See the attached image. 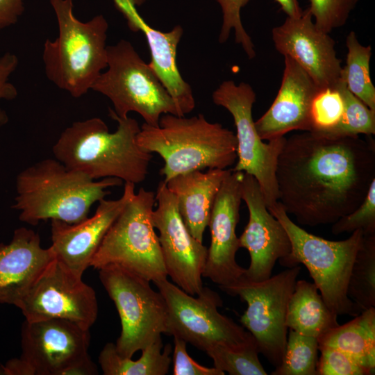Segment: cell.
Here are the masks:
<instances>
[{"instance_id": "40", "label": "cell", "mask_w": 375, "mask_h": 375, "mask_svg": "<svg viewBox=\"0 0 375 375\" xmlns=\"http://www.w3.org/2000/svg\"><path fill=\"white\" fill-rule=\"evenodd\" d=\"M98 374L96 365L89 355L67 368L62 375H95Z\"/></svg>"}, {"instance_id": "8", "label": "cell", "mask_w": 375, "mask_h": 375, "mask_svg": "<svg viewBox=\"0 0 375 375\" xmlns=\"http://www.w3.org/2000/svg\"><path fill=\"white\" fill-rule=\"evenodd\" d=\"M156 194L142 188L127 201L103 238L90 267L117 265L152 281L167 278L152 222Z\"/></svg>"}, {"instance_id": "24", "label": "cell", "mask_w": 375, "mask_h": 375, "mask_svg": "<svg viewBox=\"0 0 375 375\" xmlns=\"http://www.w3.org/2000/svg\"><path fill=\"white\" fill-rule=\"evenodd\" d=\"M338 316L326 306L314 283L297 281L287 310L288 329L317 339L339 325Z\"/></svg>"}, {"instance_id": "7", "label": "cell", "mask_w": 375, "mask_h": 375, "mask_svg": "<svg viewBox=\"0 0 375 375\" xmlns=\"http://www.w3.org/2000/svg\"><path fill=\"white\" fill-rule=\"evenodd\" d=\"M108 66L92 87L108 97L119 117L138 112L144 123L158 126L164 114L183 116L159 78L134 49L121 40L107 46Z\"/></svg>"}, {"instance_id": "5", "label": "cell", "mask_w": 375, "mask_h": 375, "mask_svg": "<svg viewBox=\"0 0 375 375\" xmlns=\"http://www.w3.org/2000/svg\"><path fill=\"white\" fill-rule=\"evenodd\" d=\"M58 27L53 41L46 40L42 60L48 79L58 88L79 98L108 66V23L103 15L88 22L73 12V0H49Z\"/></svg>"}, {"instance_id": "27", "label": "cell", "mask_w": 375, "mask_h": 375, "mask_svg": "<svg viewBox=\"0 0 375 375\" xmlns=\"http://www.w3.org/2000/svg\"><path fill=\"white\" fill-rule=\"evenodd\" d=\"M347 54L341 80L347 88L371 110H375V87L369 73L372 47L360 44L354 31L346 38Z\"/></svg>"}, {"instance_id": "26", "label": "cell", "mask_w": 375, "mask_h": 375, "mask_svg": "<svg viewBox=\"0 0 375 375\" xmlns=\"http://www.w3.org/2000/svg\"><path fill=\"white\" fill-rule=\"evenodd\" d=\"M163 348L162 338L142 350L138 360L122 356L115 344L107 343L99 356V363L104 375H165L172 362V347L167 344Z\"/></svg>"}, {"instance_id": "38", "label": "cell", "mask_w": 375, "mask_h": 375, "mask_svg": "<svg viewBox=\"0 0 375 375\" xmlns=\"http://www.w3.org/2000/svg\"><path fill=\"white\" fill-rule=\"evenodd\" d=\"M18 62L17 56L10 52L0 57V100H12L17 96V88L9 81V78L17 69ZM8 121L6 113L0 110V126Z\"/></svg>"}, {"instance_id": "6", "label": "cell", "mask_w": 375, "mask_h": 375, "mask_svg": "<svg viewBox=\"0 0 375 375\" xmlns=\"http://www.w3.org/2000/svg\"><path fill=\"white\" fill-rule=\"evenodd\" d=\"M267 208L281 222L291 243L290 253L279 260L280 264L288 268L303 264L334 313L358 315L360 310L347 295V284L356 255L362 243V231L357 229L343 240H328L297 225L278 201Z\"/></svg>"}, {"instance_id": "22", "label": "cell", "mask_w": 375, "mask_h": 375, "mask_svg": "<svg viewBox=\"0 0 375 375\" xmlns=\"http://www.w3.org/2000/svg\"><path fill=\"white\" fill-rule=\"evenodd\" d=\"M55 259L50 247H41L38 233L17 228L9 243H0V303L16 306Z\"/></svg>"}, {"instance_id": "1", "label": "cell", "mask_w": 375, "mask_h": 375, "mask_svg": "<svg viewBox=\"0 0 375 375\" xmlns=\"http://www.w3.org/2000/svg\"><path fill=\"white\" fill-rule=\"evenodd\" d=\"M375 179L371 135L331 138L303 131L286 138L278 158V201L299 224H333L356 210Z\"/></svg>"}, {"instance_id": "33", "label": "cell", "mask_w": 375, "mask_h": 375, "mask_svg": "<svg viewBox=\"0 0 375 375\" xmlns=\"http://www.w3.org/2000/svg\"><path fill=\"white\" fill-rule=\"evenodd\" d=\"M251 0H216L222 12V24L219 35V43H224L229 38L232 30L235 40L243 48L249 59L256 56L254 45L249 35L242 23L240 12Z\"/></svg>"}, {"instance_id": "16", "label": "cell", "mask_w": 375, "mask_h": 375, "mask_svg": "<svg viewBox=\"0 0 375 375\" xmlns=\"http://www.w3.org/2000/svg\"><path fill=\"white\" fill-rule=\"evenodd\" d=\"M272 39L276 51L296 62L318 88L333 87L341 81L342 60L335 40L315 26L308 8L273 28Z\"/></svg>"}, {"instance_id": "12", "label": "cell", "mask_w": 375, "mask_h": 375, "mask_svg": "<svg viewBox=\"0 0 375 375\" xmlns=\"http://www.w3.org/2000/svg\"><path fill=\"white\" fill-rule=\"evenodd\" d=\"M217 106L226 108L232 115L236 128L238 162L233 171L252 175L258 181L267 207L278 202L276 169L278 156L285 138L264 142L259 136L252 117L256 94L244 82L223 81L212 93Z\"/></svg>"}, {"instance_id": "23", "label": "cell", "mask_w": 375, "mask_h": 375, "mask_svg": "<svg viewBox=\"0 0 375 375\" xmlns=\"http://www.w3.org/2000/svg\"><path fill=\"white\" fill-rule=\"evenodd\" d=\"M231 169H208L178 174L165 182L177 201L179 214L190 233L203 242L216 195Z\"/></svg>"}, {"instance_id": "32", "label": "cell", "mask_w": 375, "mask_h": 375, "mask_svg": "<svg viewBox=\"0 0 375 375\" xmlns=\"http://www.w3.org/2000/svg\"><path fill=\"white\" fill-rule=\"evenodd\" d=\"M340 82L333 87L320 88L315 94L311 106L310 132L326 136L340 122L344 106Z\"/></svg>"}, {"instance_id": "19", "label": "cell", "mask_w": 375, "mask_h": 375, "mask_svg": "<svg viewBox=\"0 0 375 375\" xmlns=\"http://www.w3.org/2000/svg\"><path fill=\"white\" fill-rule=\"evenodd\" d=\"M134 194L135 184L125 183L122 197L115 200L101 199L91 217L76 224L51 220L50 247L56 259L82 276L90 267L107 231Z\"/></svg>"}, {"instance_id": "3", "label": "cell", "mask_w": 375, "mask_h": 375, "mask_svg": "<svg viewBox=\"0 0 375 375\" xmlns=\"http://www.w3.org/2000/svg\"><path fill=\"white\" fill-rule=\"evenodd\" d=\"M117 178L96 181L66 167L56 158H47L22 171L16 180L17 196L12 208L19 219L37 225L47 219L78 223L88 217L91 206L119 186Z\"/></svg>"}, {"instance_id": "11", "label": "cell", "mask_w": 375, "mask_h": 375, "mask_svg": "<svg viewBox=\"0 0 375 375\" xmlns=\"http://www.w3.org/2000/svg\"><path fill=\"white\" fill-rule=\"evenodd\" d=\"M153 283L167 304V335L178 337L205 352L219 344H240L253 337L219 312L223 301L210 288L203 287L195 297L167 278Z\"/></svg>"}, {"instance_id": "20", "label": "cell", "mask_w": 375, "mask_h": 375, "mask_svg": "<svg viewBox=\"0 0 375 375\" xmlns=\"http://www.w3.org/2000/svg\"><path fill=\"white\" fill-rule=\"evenodd\" d=\"M319 89L296 62L284 56L277 95L269 109L254 122L260 138L270 141L292 131H310L311 106Z\"/></svg>"}, {"instance_id": "28", "label": "cell", "mask_w": 375, "mask_h": 375, "mask_svg": "<svg viewBox=\"0 0 375 375\" xmlns=\"http://www.w3.org/2000/svg\"><path fill=\"white\" fill-rule=\"evenodd\" d=\"M347 295L360 312L375 307V233L363 235L351 269Z\"/></svg>"}, {"instance_id": "13", "label": "cell", "mask_w": 375, "mask_h": 375, "mask_svg": "<svg viewBox=\"0 0 375 375\" xmlns=\"http://www.w3.org/2000/svg\"><path fill=\"white\" fill-rule=\"evenodd\" d=\"M89 329L62 319L26 320L22 354L2 365L5 375H62L88 354Z\"/></svg>"}, {"instance_id": "30", "label": "cell", "mask_w": 375, "mask_h": 375, "mask_svg": "<svg viewBox=\"0 0 375 375\" xmlns=\"http://www.w3.org/2000/svg\"><path fill=\"white\" fill-rule=\"evenodd\" d=\"M317 339L290 329L281 364L272 375H317Z\"/></svg>"}, {"instance_id": "42", "label": "cell", "mask_w": 375, "mask_h": 375, "mask_svg": "<svg viewBox=\"0 0 375 375\" xmlns=\"http://www.w3.org/2000/svg\"><path fill=\"white\" fill-rule=\"evenodd\" d=\"M131 1L135 6H140L145 2V0H128Z\"/></svg>"}, {"instance_id": "2", "label": "cell", "mask_w": 375, "mask_h": 375, "mask_svg": "<svg viewBox=\"0 0 375 375\" xmlns=\"http://www.w3.org/2000/svg\"><path fill=\"white\" fill-rule=\"evenodd\" d=\"M109 116L118 124L113 133L99 117L77 121L66 128L53 147L54 157L93 180L117 178L140 183L153 157L137 144L140 126L135 119L119 117L111 108Z\"/></svg>"}, {"instance_id": "29", "label": "cell", "mask_w": 375, "mask_h": 375, "mask_svg": "<svg viewBox=\"0 0 375 375\" xmlns=\"http://www.w3.org/2000/svg\"><path fill=\"white\" fill-rule=\"evenodd\" d=\"M206 353L215 367L230 375L267 374L259 360V347L253 337L240 344H219Z\"/></svg>"}, {"instance_id": "9", "label": "cell", "mask_w": 375, "mask_h": 375, "mask_svg": "<svg viewBox=\"0 0 375 375\" xmlns=\"http://www.w3.org/2000/svg\"><path fill=\"white\" fill-rule=\"evenodd\" d=\"M99 276L117 310L122 326L115 344L123 357L135 353L167 335V308L150 281L117 265L99 269Z\"/></svg>"}, {"instance_id": "34", "label": "cell", "mask_w": 375, "mask_h": 375, "mask_svg": "<svg viewBox=\"0 0 375 375\" xmlns=\"http://www.w3.org/2000/svg\"><path fill=\"white\" fill-rule=\"evenodd\" d=\"M360 0H310L308 8L315 26L330 33L345 25Z\"/></svg>"}, {"instance_id": "35", "label": "cell", "mask_w": 375, "mask_h": 375, "mask_svg": "<svg viewBox=\"0 0 375 375\" xmlns=\"http://www.w3.org/2000/svg\"><path fill=\"white\" fill-rule=\"evenodd\" d=\"M360 229L364 235L375 233V179L372 181L362 203L351 212L333 224L334 235Z\"/></svg>"}, {"instance_id": "37", "label": "cell", "mask_w": 375, "mask_h": 375, "mask_svg": "<svg viewBox=\"0 0 375 375\" xmlns=\"http://www.w3.org/2000/svg\"><path fill=\"white\" fill-rule=\"evenodd\" d=\"M174 351L172 358L174 375H224L217 368L203 366L192 358L187 351V342L174 336Z\"/></svg>"}, {"instance_id": "21", "label": "cell", "mask_w": 375, "mask_h": 375, "mask_svg": "<svg viewBox=\"0 0 375 375\" xmlns=\"http://www.w3.org/2000/svg\"><path fill=\"white\" fill-rule=\"evenodd\" d=\"M114 4L124 16L132 31H142L144 34L151 57L149 65L181 114L185 116L192 111L195 107L192 90L182 78L176 62L177 47L183 33L182 26L176 25L171 31L162 32L149 25L131 1H122Z\"/></svg>"}, {"instance_id": "25", "label": "cell", "mask_w": 375, "mask_h": 375, "mask_svg": "<svg viewBox=\"0 0 375 375\" xmlns=\"http://www.w3.org/2000/svg\"><path fill=\"white\" fill-rule=\"evenodd\" d=\"M319 345L337 348L357 360L368 372L375 369V307L360 312L343 325L317 338Z\"/></svg>"}, {"instance_id": "17", "label": "cell", "mask_w": 375, "mask_h": 375, "mask_svg": "<svg viewBox=\"0 0 375 375\" xmlns=\"http://www.w3.org/2000/svg\"><path fill=\"white\" fill-rule=\"evenodd\" d=\"M243 172H231L224 178L215 199L208 226L210 244L203 272L219 287L234 283L244 276L246 269L238 264L240 247L235 232L240 219Z\"/></svg>"}, {"instance_id": "15", "label": "cell", "mask_w": 375, "mask_h": 375, "mask_svg": "<svg viewBox=\"0 0 375 375\" xmlns=\"http://www.w3.org/2000/svg\"><path fill=\"white\" fill-rule=\"evenodd\" d=\"M156 202L152 222L158 231L167 276L183 291L196 296L203 287L208 248L188 231L179 214L176 199L164 181L158 183Z\"/></svg>"}, {"instance_id": "18", "label": "cell", "mask_w": 375, "mask_h": 375, "mask_svg": "<svg viewBox=\"0 0 375 375\" xmlns=\"http://www.w3.org/2000/svg\"><path fill=\"white\" fill-rule=\"evenodd\" d=\"M242 200L248 208L249 221L239 244L250 256L244 276L251 281H262L272 276L276 262L290 253L291 243L281 222L269 211L257 180L244 172Z\"/></svg>"}, {"instance_id": "39", "label": "cell", "mask_w": 375, "mask_h": 375, "mask_svg": "<svg viewBox=\"0 0 375 375\" xmlns=\"http://www.w3.org/2000/svg\"><path fill=\"white\" fill-rule=\"evenodd\" d=\"M24 10V0H0V30L15 24Z\"/></svg>"}, {"instance_id": "36", "label": "cell", "mask_w": 375, "mask_h": 375, "mask_svg": "<svg viewBox=\"0 0 375 375\" xmlns=\"http://www.w3.org/2000/svg\"><path fill=\"white\" fill-rule=\"evenodd\" d=\"M317 375H369L353 357L333 347L319 345Z\"/></svg>"}, {"instance_id": "43", "label": "cell", "mask_w": 375, "mask_h": 375, "mask_svg": "<svg viewBox=\"0 0 375 375\" xmlns=\"http://www.w3.org/2000/svg\"><path fill=\"white\" fill-rule=\"evenodd\" d=\"M0 375H4L3 370L1 366H0Z\"/></svg>"}, {"instance_id": "31", "label": "cell", "mask_w": 375, "mask_h": 375, "mask_svg": "<svg viewBox=\"0 0 375 375\" xmlns=\"http://www.w3.org/2000/svg\"><path fill=\"white\" fill-rule=\"evenodd\" d=\"M340 88L344 101V113L339 124L327 135L331 138L375 134V110H371L353 94L341 80Z\"/></svg>"}, {"instance_id": "41", "label": "cell", "mask_w": 375, "mask_h": 375, "mask_svg": "<svg viewBox=\"0 0 375 375\" xmlns=\"http://www.w3.org/2000/svg\"><path fill=\"white\" fill-rule=\"evenodd\" d=\"M281 6L287 17H297L300 16L303 10L301 9L298 0H275Z\"/></svg>"}, {"instance_id": "10", "label": "cell", "mask_w": 375, "mask_h": 375, "mask_svg": "<svg viewBox=\"0 0 375 375\" xmlns=\"http://www.w3.org/2000/svg\"><path fill=\"white\" fill-rule=\"evenodd\" d=\"M300 271L297 265L262 281H251L243 276L219 287L247 303L240 323L256 340L260 353L274 367L281 364L285 351L287 310Z\"/></svg>"}, {"instance_id": "4", "label": "cell", "mask_w": 375, "mask_h": 375, "mask_svg": "<svg viewBox=\"0 0 375 375\" xmlns=\"http://www.w3.org/2000/svg\"><path fill=\"white\" fill-rule=\"evenodd\" d=\"M136 142L144 151L162 158L160 173L165 182L192 171L224 169L237 159L235 134L202 114L188 118L164 114L158 126L144 123Z\"/></svg>"}, {"instance_id": "14", "label": "cell", "mask_w": 375, "mask_h": 375, "mask_svg": "<svg viewBox=\"0 0 375 375\" xmlns=\"http://www.w3.org/2000/svg\"><path fill=\"white\" fill-rule=\"evenodd\" d=\"M26 320L62 319L85 329L95 322L98 302L82 276L55 259L18 303Z\"/></svg>"}]
</instances>
